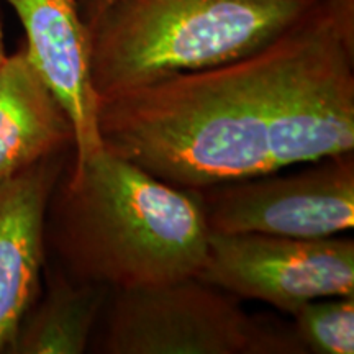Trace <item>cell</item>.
<instances>
[{
	"instance_id": "cell-1",
	"label": "cell",
	"mask_w": 354,
	"mask_h": 354,
	"mask_svg": "<svg viewBox=\"0 0 354 354\" xmlns=\"http://www.w3.org/2000/svg\"><path fill=\"white\" fill-rule=\"evenodd\" d=\"M104 149L185 190L354 149V43L322 0L253 55L100 95Z\"/></svg>"
},
{
	"instance_id": "cell-2",
	"label": "cell",
	"mask_w": 354,
	"mask_h": 354,
	"mask_svg": "<svg viewBox=\"0 0 354 354\" xmlns=\"http://www.w3.org/2000/svg\"><path fill=\"white\" fill-rule=\"evenodd\" d=\"M209 236L196 190L104 148L81 166H66L46 215V246L57 266L110 290L196 277Z\"/></svg>"
},
{
	"instance_id": "cell-3",
	"label": "cell",
	"mask_w": 354,
	"mask_h": 354,
	"mask_svg": "<svg viewBox=\"0 0 354 354\" xmlns=\"http://www.w3.org/2000/svg\"><path fill=\"white\" fill-rule=\"evenodd\" d=\"M322 0H115L87 25L97 97L253 55Z\"/></svg>"
},
{
	"instance_id": "cell-4",
	"label": "cell",
	"mask_w": 354,
	"mask_h": 354,
	"mask_svg": "<svg viewBox=\"0 0 354 354\" xmlns=\"http://www.w3.org/2000/svg\"><path fill=\"white\" fill-rule=\"evenodd\" d=\"M105 308L107 354H305L294 326L250 317L198 277L110 290Z\"/></svg>"
},
{
	"instance_id": "cell-5",
	"label": "cell",
	"mask_w": 354,
	"mask_h": 354,
	"mask_svg": "<svg viewBox=\"0 0 354 354\" xmlns=\"http://www.w3.org/2000/svg\"><path fill=\"white\" fill-rule=\"evenodd\" d=\"M196 277L292 315L312 300L354 295V241L210 233L205 264Z\"/></svg>"
},
{
	"instance_id": "cell-6",
	"label": "cell",
	"mask_w": 354,
	"mask_h": 354,
	"mask_svg": "<svg viewBox=\"0 0 354 354\" xmlns=\"http://www.w3.org/2000/svg\"><path fill=\"white\" fill-rule=\"evenodd\" d=\"M295 174L276 172L196 190L210 233L326 238L354 227V158L342 153Z\"/></svg>"
},
{
	"instance_id": "cell-7",
	"label": "cell",
	"mask_w": 354,
	"mask_h": 354,
	"mask_svg": "<svg viewBox=\"0 0 354 354\" xmlns=\"http://www.w3.org/2000/svg\"><path fill=\"white\" fill-rule=\"evenodd\" d=\"M71 156L53 154L0 183V354L43 289L48 207Z\"/></svg>"
},
{
	"instance_id": "cell-8",
	"label": "cell",
	"mask_w": 354,
	"mask_h": 354,
	"mask_svg": "<svg viewBox=\"0 0 354 354\" xmlns=\"http://www.w3.org/2000/svg\"><path fill=\"white\" fill-rule=\"evenodd\" d=\"M25 30V50L39 76L63 104L74 128L71 166L100 151L97 97L91 79L88 33L79 0H3Z\"/></svg>"
},
{
	"instance_id": "cell-9",
	"label": "cell",
	"mask_w": 354,
	"mask_h": 354,
	"mask_svg": "<svg viewBox=\"0 0 354 354\" xmlns=\"http://www.w3.org/2000/svg\"><path fill=\"white\" fill-rule=\"evenodd\" d=\"M66 151H74L73 122L21 44L0 69V183Z\"/></svg>"
},
{
	"instance_id": "cell-10",
	"label": "cell",
	"mask_w": 354,
	"mask_h": 354,
	"mask_svg": "<svg viewBox=\"0 0 354 354\" xmlns=\"http://www.w3.org/2000/svg\"><path fill=\"white\" fill-rule=\"evenodd\" d=\"M44 272L46 290L21 318L7 354L86 353L110 289L71 277L57 264Z\"/></svg>"
},
{
	"instance_id": "cell-11",
	"label": "cell",
	"mask_w": 354,
	"mask_h": 354,
	"mask_svg": "<svg viewBox=\"0 0 354 354\" xmlns=\"http://www.w3.org/2000/svg\"><path fill=\"white\" fill-rule=\"evenodd\" d=\"M292 317L305 354L354 353V295L312 300Z\"/></svg>"
},
{
	"instance_id": "cell-12",
	"label": "cell",
	"mask_w": 354,
	"mask_h": 354,
	"mask_svg": "<svg viewBox=\"0 0 354 354\" xmlns=\"http://www.w3.org/2000/svg\"><path fill=\"white\" fill-rule=\"evenodd\" d=\"M115 0H79V10H81L84 24L88 25L91 21H94Z\"/></svg>"
},
{
	"instance_id": "cell-13",
	"label": "cell",
	"mask_w": 354,
	"mask_h": 354,
	"mask_svg": "<svg viewBox=\"0 0 354 354\" xmlns=\"http://www.w3.org/2000/svg\"><path fill=\"white\" fill-rule=\"evenodd\" d=\"M6 59H7V51H6V38H3V21H2V15H0V69H2Z\"/></svg>"
}]
</instances>
